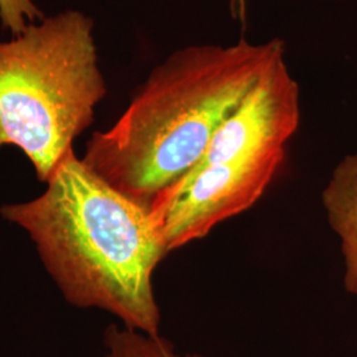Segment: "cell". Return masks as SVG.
Returning a JSON list of instances; mask_svg holds the SVG:
<instances>
[{
    "mask_svg": "<svg viewBox=\"0 0 357 357\" xmlns=\"http://www.w3.org/2000/svg\"><path fill=\"white\" fill-rule=\"evenodd\" d=\"M36 199L0 215L26 230L65 299L98 308L121 324L159 335L155 268L168 255L150 208L130 199L77 156L66 153Z\"/></svg>",
    "mask_w": 357,
    "mask_h": 357,
    "instance_id": "obj_1",
    "label": "cell"
},
{
    "mask_svg": "<svg viewBox=\"0 0 357 357\" xmlns=\"http://www.w3.org/2000/svg\"><path fill=\"white\" fill-rule=\"evenodd\" d=\"M282 54L278 38L188 45L171 53L114 125L91 135L81 159L150 208L200 162L221 123Z\"/></svg>",
    "mask_w": 357,
    "mask_h": 357,
    "instance_id": "obj_2",
    "label": "cell"
},
{
    "mask_svg": "<svg viewBox=\"0 0 357 357\" xmlns=\"http://www.w3.org/2000/svg\"><path fill=\"white\" fill-rule=\"evenodd\" d=\"M107 94L94 22L65 10L0 40V150L13 146L47 183Z\"/></svg>",
    "mask_w": 357,
    "mask_h": 357,
    "instance_id": "obj_3",
    "label": "cell"
},
{
    "mask_svg": "<svg viewBox=\"0 0 357 357\" xmlns=\"http://www.w3.org/2000/svg\"><path fill=\"white\" fill-rule=\"evenodd\" d=\"M286 150H274L195 167L159 193L150 213L167 252L205 237L222 221L261 199L275 178Z\"/></svg>",
    "mask_w": 357,
    "mask_h": 357,
    "instance_id": "obj_4",
    "label": "cell"
},
{
    "mask_svg": "<svg viewBox=\"0 0 357 357\" xmlns=\"http://www.w3.org/2000/svg\"><path fill=\"white\" fill-rule=\"evenodd\" d=\"M299 123V84L291 75L284 54H282L221 123L203 158L195 167L286 150Z\"/></svg>",
    "mask_w": 357,
    "mask_h": 357,
    "instance_id": "obj_5",
    "label": "cell"
},
{
    "mask_svg": "<svg viewBox=\"0 0 357 357\" xmlns=\"http://www.w3.org/2000/svg\"><path fill=\"white\" fill-rule=\"evenodd\" d=\"M321 203L340 243L344 289L357 296V153L347 155L333 168L321 192Z\"/></svg>",
    "mask_w": 357,
    "mask_h": 357,
    "instance_id": "obj_6",
    "label": "cell"
},
{
    "mask_svg": "<svg viewBox=\"0 0 357 357\" xmlns=\"http://www.w3.org/2000/svg\"><path fill=\"white\" fill-rule=\"evenodd\" d=\"M105 357H206L202 354H181L168 339L149 335L125 326L112 324L103 335Z\"/></svg>",
    "mask_w": 357,
    "mask_h": 357,
    "instance_id": "obj_7",
    "label": "cell"
},
{
    "mask_svg": "<svg viewBox=\"0 0 357 357\" xmlns=\"http://www.w3.org/2000/svg\"><path fill=\"white\" fill-rule=\"evenodd\" d=\"M44 16L33 0H0V24L13 36L26 31Z\"/></svg>",
    "mask_w": 357,
    "mask_h": 357,
    "instance_id": "obj_8",
    "label": "cell"
},
{
    "mask_svg": "<svg viewBox=\"0 0 357 357\" xmlns=\"http://www.w3.org/2000/svg\"><path fill=\"white\" fill-rule=\"evenodd\" d=\"M230 13L236 20H243L246 17L248 0H229Z\"/></svg>",
    "mask_w": 357,
    "mask_h": 357,
    "instance_id": "obj_9",
    "label": "cell"
}]
</instances>
